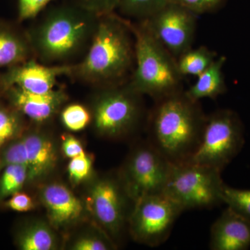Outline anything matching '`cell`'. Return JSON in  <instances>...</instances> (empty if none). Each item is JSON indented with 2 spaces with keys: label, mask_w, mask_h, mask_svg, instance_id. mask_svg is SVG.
Masks as SVG:
<instances>
[{
  "label": "cell",
  "mask_w": 250,
  "mask_h": 250,
  "mask_svg": "<svg viewBox=\"0 0 250 250\" xmlns=\"http://www.w3.org/2000/svg\"><path fill=\"white\" fill-rule=\"evenodd\" d=\"M71 64L47 65L31 58L9 67L0 79L1 86L3 90L14 85L29 93H48L54 89L57 79L69 76Z\"/></svg>",
  "instance_id": "12"
},
{
  "label": "cell",
  "mask_w": 250,
  "mask_h": 250,
  "mask_svg": "<svg viewBox=\"0 0 250 250\" xmlns=\"http://www.w3.org/2000/svg\"><path fill=\"white\" fill-rule=\"evenodd\" d=\"M226 59L223 56L218 57L207 70L197 77L196 82L188 89L184 90L188 98L192 101L200 102L205 98L215 100L226 93L228 88L223 73Z\"/></svg>",
  "instance_id": "17"
},
{
  "label": "cell",
  "mask_w": 250,
  "mask_h": 250,
  "mask_svg": "<svg viewBox=\"0 0 250 250\" xmlns=\"http://www.w3.org/2000/svg\"><path fill=\"white\" fill-rule=\"evenodd\" d=\"M226 1L227 0H169V2L180 5L197 16L215 12L223 7Z\"/></svg>",
  "instance_id": "27"
},
{
  "label": "cell",
  "mask_w": 250,
  "mask_h": 250,
  "mask_svg": "<svg viewBox=\"0 0 250 250\" xmlns=\"http://www.w3.org/2000/svg\"><path fill=\"white\" fill-rule=\"evenodd\" d=\"M90 211L97 223L112 239H117L128 224L134 205L119 173L98 179L87 197Z\"/></svg>",
  "instance_id": "10"
},
{
  "label": "cell",
  "mask_w": 250,
  "mask_h": 250,
  "mask_svg": "<svg viewBox=\"0 0 250 250\" xmlns=\"http://www.w3.org/2000/svg\"><path fill=\"white\" fill-rule=\"evenodd\" d=\"M5 205L9 209L17 212H28L35 207L34 200L25 192H16L7 199Z\"/></svg>",
  "instance_id": "31"
},
{
  "label": "cell",
  "mask_w": 250,
  "mask_h": 250,
  "mask_svg": "<svg viewBox=\"0 0 250 250\" xmlns=\"http://www.w3.org/2000/svg\"><path fill=\"white\" fill-rule=\"evenodd\" d=\"M169 0H120L117 9L126 17L144 21L157 12Z\"/></svg>",
  "instance_id": "23"
},
{
  "label": "cell",
  "mask_w": 250,
  "mask_h": 250,
  "mask_svg": "<svg viewBox=\"0 0 250 250\" xmlns=\"http://www.w3.org/2000/svg\"><path fill=\"white\" fill-rule=\"evenodd\" d=\"M134 62V39L130 21L113 12L99 17L84 57L71 64L68 77L98 87L121 84Z\"/></svg>",
  "instance_id": "1"
},
{
  "label": "cell",
  "mask_w": 250,
  "mask_h": 250,
  "mask_svg": "<svg viewBox=\"0 0 250 250\" xmlns=\"http://www.w3.org/2000/svg\"><path fill=\"white\" fill-rule=\"evenodd\" d=\"M21 136L27 152L29 182L39 180L55 167L57 161L55 146L48 135L39 130H24Z\"/></svg>",
  "instance_id": "16"
},
{
  "label": "cell",
  "mask_w": 250,
  "mask_h": 250,
  "mask_svg": "<svg viewBox=\"0 0 250 250\" xmlns=\"http://www.w3.org/2000/svg\"><path fill=\"white\" fill-rule=\"evenodd\" d=\"M40 197L54 228H65L83 216V202L64 184H47L41 189Z\"/></svg>",
  "instance_id": "14"
},
{
  "label": "cell",
  "mask_w": 250,
  "mask_h": 250,
  "mask_svg": "<svg viewBox=\"0 0 250 250\" xmlns=\"http://www.w3.org/2000/svg\"><path fill=\"white\" fill-rule=\"evenodd\" d=\"M61 121L69 131H82L92 121L91 113L83 105L71 104L62 110Z\"/></svg>",
  "instance_id": "24"
},
{
  "label": "cell",
  "mask_w": 250,
  "mask_h": 250,
  "mask_svg": "<svg viewBox=\"0 0 250 250\" xmlns=\"http://www.w3.org/2000/svg\"><path fill=\"white\" fill-rule=\"evenodd\" d=\"M172 164L148 141L133 149L119 172L133 201L147 195L163 193Z\"/></svg>",
  "instance_id": "8"
},
{
  "label": "cell",
  "mask_w": 250,
  "mask_h": 250,
  "mask_svg": "<svg viewBox=\"0 0 250 250\" xmlns=\"http://www.w3.org/2000/svg\"><path fill=\"white\" fill-rule=\"evenodd\" d=\"M134 39L135 66L130 88L154 101L184 91V77L177 60L154 39L142 23L130 22Z\"/></svg>",
  "instance_id": "4"
},
{
  "label": "cell",
  "mask_w": 250,
  "mask_h": 250,
  "mask_svg": "<svg viewBox=\"0 0 250 250\" xmlns=\"http://www.w3.org/2000/svg\"><path fill=\"white\" fill-rule=\"evenodd\" d=\"M218 58V54L205 46L188 49L179 55L177 60V67L182 77H198Z\"/></svg>",
  "instance_id": "20"
},
{
  "label": "cell",
  "mask_w": 250,
  "mask_h": 250,
  "mask_svg": "<svg viewBox=\"0 0 250 250\" xmlns=\"http://www.w3.org/2000/svg\"><path fill=\"white\" fill-rule=\"evenodd\" d=\"M34 57L27 34L0 24V68L17 65Z\"/></svg>",
  "instance_id": "18"
},
{
  "label": "cell",
  "mask_w": 250,
  "mask_h": 250,
  "mask_svg": "<svg viewBox=\"0 0 250 250\" xmlns=\"http://www.w3.org/2000/svg\"><path fill=\"white\" fill-rule=\"evenodd\" d=\"M99 17L75 3L49 9L27 32L34 57L47 65L70 64L88 50Z\"/></svg>",
  "instance_id": "3"
},
{
  "label": "cell",
  "mask_w": 250,
  "mask_h": 250,
  "mask_svg": "<svg viewBox=\"0 0 250 250\" xmlns=\"http://www.w3.org/2000/svg\"><path fill=\"white\" fill-rule=\"evenodd\" d=\"M93 167V160L86 153L70 159L67 166L69 178L74 184L84 182L89 177Z\"/></svg>",
  "instance_id": "26"
},
{
  "label": "cell",
  "mask_w": 250,
  "mask_h": 250,
  "mask_svg": "<svg viewBox=\"0 0 250 250\" xmlns=\"http://www.w3.org/2000/svg\"><path fill=\"white\" fill-rule=\"evenodd\" d=\"M207 115L185 92L156 100L148 116V139L171 164L188 162L201 142Z\"/></svg>",
  "instance_id": "2"
},
{
  "label": "cell",
  "mask_w": 250,
  "mask_h": 250,
  "mask_svg": "<svg viewBox=\"0 0 250 250\" xmlns=\"http://www.w3.org/2000/svg\"><path fill=\"white\" fill-rule=\"evenodd\" d=\"M116 248L114 242L109 236L101 237L85 235L74 242L71 249L74 250H107Z\"/></svg>",
  "instance_id": "28"
},
{
  "label": "cell",
  "mask_w": 250,
  "mask_h": 250,
  "mask_svg": "<svg viewBox=\"0 0 250 250\" xmlns=\"http://www.w3.org/2000/svg\"><path fill=\"white\" fill-rule=\"evenodd\" d=\"M62 147L64 155L69 159L77 157L85 153L80 140L71 134L62 135Z\"/></svg>",
  "instance_id": "32"
},
{
  "label": "cell",
  "mask_w": 250,
  "mask_h": 250,
  "mask_svg": "<svg viewBox=\"0 0 250 250\" xmlns=\"http://www.w3.org/2000/svg\"><path fill=\"white\" fill-rule=\"evenodd\" d=\"M211 250H247L250 248V220L227 207L210 228Z\"/></svg>",
  "instance_id": "15"
},
{
  "label": "cell",
  "mask_w": 250,
  "mask_h": 250,
  "mask_svg": "<svg viewBox=\"0 0 250 250\" xmlns=\"http://www.w3.org/2000/svg\"><path fill=\"white\" fill-rule=\"evenodd\" d=\"M142 97L126 82L99 87L90 111L95 131L110 139L132 132L142 118Z\"/></svg>",
  "instance_id": "5"
},
{
  "label": "cell",
  "mask_w": 250,
  "mask_h": 250,
  "mask_svg": "<svg viewBox=\"0 0 250 250\" xmlns=\"http://www.w3.org/2000/svg\"><path fill=\"white\" fill-rule=\"evenodd\" d=\"M3 90L10 105L36 123L49 121L67 100L66 92L62 88H54L48 93H33L14 85Z\"/></svg>",
  "instance_id": "13"
},
{
  "label": "cell",
  "mask_w": 250,
  "mask_h": 250,
  "mask_svg": "<svg viewBox=\"0 0 250 250\" xmlns=\"http://www.w3.org/2000/svg\"><path fill=\"white\" fill-rule=\"evenodd\" d=\"M15 242L21 250H52L57 247V238L51 227L37 220L20 228Z\"/></svg>",
  "instance_id": "19"
},
{
  "label": "cell",
  "mask_w": 250,
  "mask_h": 250,
  "mask_svg": "<svg viewBox=\"0 0 250 250\" xmlns=\"http://www.w3.org/2000/svg\"><path fill=\"white\" fill-rule=\"evenodd\" d=\"M24 118L14 106L0 103V151L24 132Z\"/></svg>",
  "instance_id": "21"
},
{
  "label": "cell",
  "mask_w": 250,
  "mask_h": 250,
  "mask_svg": "<svg viewBox=\"0 0 250 250\" xmlns=\"http://www.w3.org/2000/svg\"><path fill=\"white\" fill-rule=\"evenodd\" d=\"M222 198L223 204L250 220V189L235 188L225 184Z\"/></svg>",
  "instance_id": "25"
},
{
  "label": "cell",
  "mask_w": 250,
  "mask_h": 250,
  "mask_svg": "<svg viewBox=\"0 0 250 250\" xmlns=\"http://www.w3.org/2000/svg\"><path fill=\"white\" fill-rule=\"evenodd\" d=\"M197 16L180 5L168 2L150 17L139 22L177 59L192 47Z\"/></svg>",
  "instance_id": "11"
},
{
  "label": "cell",
  "mask_w": 250,
  "mask_h": 250,
  "mask_svg": "<svg viewBox=\"0 0 250 250\" xmlns=\"http://www.w3.org/2000/svg\"><path fill=\"white\" fill-rule=\"evenodd\" d=\"M184 210L163 193L147 195L134 203L128 225L135 241L150 247L165 243Z\"/></svg>",
  "instance_id": "9"
},
{
  "label": "cell",
  "mask_w": 250,
  "mask_h": 250,
  "mask_svg": "<svg viewBox=\"0 0 250 250\" xmlns=\"http://www.w3.org/2000/svg\"><path fill=\"white\" fill-rule=\"evenodd\" d=\"M54 0H18L20 21L34 19Z\"/></svg>",
  "instance_id": "29"
},
{
  "label": "cell",
  "mask_w": 250,
  "mask_h": 250,
  "mask_svg": "<svg viewBox=\"0 0 250 250\" xmlns=\"http://www.w3.org/2000/svg\"><path fill=\"white\" fill-rule=\"evenodd\" d=\"M29 182V171L26 166L11 164L0 171V202L21 191Z\"/></svg>",
  "instance_id": "22"
},
{
  "label": "cell",
  "mask_w": 250,
  "mask_h": 250,
  "mask_svg": "<svg viewBox=\"0 0 250 250\" xmlns=\"http://www.w3.org/2000/svg\"><path fill=\"white\" fill-rule=\"evenodd\" d=\"M222 172L191 162L172 164L164 193L184 210L223 204Z\"/></svg>",
  "instance_id": "7"
},
{
  "label": "cell",
  "mask_w": 250,
  "mask_h": 250,
  "mask_svg": "<svg viewBox=\"0 0 250 250\" xmlns=\"http://www.w3.org/2000/svg\"><path fill=\"white\" fill-rule=\"evenodd\" d=\"M119 1L120 0H74L75 4L99 16L114 12Z\"/></svg>",
  "instance_id": "30"
},
{
  "label": "cell",
  "mask_w": 250,
  "mask_h": 250,
  "mask_svg": "<svg viewBox=\"0 0 250 250\" xmlns=\"http://www.w3.org/2000/svg\"><path fill=\"white\" fill-rule=\"evenodd\" d=\"M246 143L239 115L229 108L207 116L200 146L188 162L223 172L239 154Z\"/></svg>",
  "instance_id": "6"
}]
</instances>
